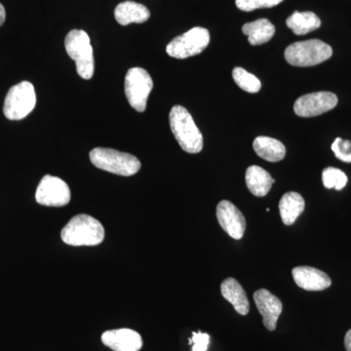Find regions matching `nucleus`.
Returning <instances> with one entry per match:
<instances>
[{
	"instance_id": "16",
	"label": "nucleus",
	"mask_w": 351,
	"mask_h": 351,
	"mask_svg": "<svg viewBox=\"0 0 351 351\" xmlns=\"http://www.w3.org/2000/svg\"><path fill=\"white\" fill-rule=\"evenodd\" d=\"M114 17L121 25H128L133 23L143 24L149 19L151 13L143 4L134 1H124L115 8Z\"/></svg>"
},
{
	"instance_id": "26",
	"label": "nucleus",
	"mask_w": 351,
	"mask_h": 351,
	"mask_svg": "<svg viewBox=\"0 0 351 351\" xmlns=\"http://www.w3.org/2000/svg\"><path fill=\"white\" fill-rule=\"evenodd\" d=\"M210 343V336L206 332H193L189 339V345H193V351H207Z\"/></svg>"
},
{
	"instance_id": "4",
	"label": "nucleus",
	"mask_w": 351,
	"mask_h": 351,
	"mask_svg": "<svg viewBox=\"0 0 351 351\" xmlns=\"http://www.w3.org/2000/svg\"><path fill=\"white\" fill-rule=\"evenodd\" d=\"M64 47L69 58L75 62L76 71L83 80H91L94 75L93 47L89 36L82 29H73L64 39Z\"/></svg>"
},
{
	"instance_id": "1",
	"label": "nucleus",
	"mask_w": 351,
	"mask_h": 351,
	"mask_svg": "<svg viewBox=\"0 0 351 351\" xmlns=\"http://www.w3.org/2000/svg\"><path fill=\"white\" fill-rule=\"evenodd\" d=\"M61 239L71 246H97L105 239V228L98 219L80 214L66 223L62 230Z\"/></svg>"
},
{
	"instance_id": "24",
	"label": "nucleus",
	"mask_w": 351,
	"mask_h": 351,
	"mask_svg": "<svg viewBox=\"0 0 351 351\" xmlns=\"http://www.w3.org/2000/svg\"><path fill=\"white\" fill-rule=\"evenodd\" d=\"M283 0H235L237 8L245 12H251L256 9L270 8L278 5Z\"/></svg>"
},
{
	"instance_id": "22",
	"label": "nucleus",
	"mask_w": 351,
	"mask_h": 351,
	"mask_svg": "<svg viewBox=\"0 0 351 351\" xmlns=\"http://www.w3.org/2000/svg\"><path fill=\"white\" fill-rule=\"evenodd\" d=\"M233 80L242 90L248 93H258L262 83L258 77L242 68H235L232 71Z\"/></svg>"
},
{
	"instance_id": "13",
	"label": "nucleus",
	"mask_w": 351,
	"mask_h": 351,
	"mask_svg": "<svg viewBox=\"0 0 351 351\" xmlns=\"http://www.w3.org/2000/svg\"><path fill=\"white\" fill-rule=\"evenodd\" d=\"M101 341L104 345L114 351H138L143 346L141 335L126 328L104 332L101 335Z\"/></svg>"
},
{
	"instance_id": "15",
	"label": "nucleus",
	"mask_w": 351,
	"mask_h": 351,
	"mask_svg": "<svg viewBox=\"0 0 351 351\" xmlns=\"http://www.w3.org/2000/svg\"><path fill=\"white\" fill-rule=\"evenodd\" d=\"M221 292L226 301L230 302L240 315H247L250 304L243 287L234 278H226L221 282Z\"/></svg>"
},
{
	"instance_id": "3",
	"label": "nucleus",
	"mask_w": 351,
	"mask_h": 351,
	"mask_svg": "<svg viewBox=\"0 0 351 351\" xmlns=\"http://www.w3.org/2000/svg\"><path fill=\"white\" fill-rule=\"evenodd\" d=\"M90 160L99 169L124 177L137 174L142 167L137 157L105 147L92 149L90 152Z\"/></svg>"
},
{
	"instance_id": "18",
	"label": "nucleus",
	"mask_w": 351,
	"mask_h": 351,
	"mask_svg": "<svg viewBox=\"0 0 351 351\" xmlns=\"http://www.w3.org/2000/svg\"><path fill=\"white\" fill-rule=\"evenodd\" d=\"M306 202L300 193L290 191L285 193L279 202V211L284 225L292 226L304 211Z\"/></svg>"
},
{
	"instance_id": "8",
	"label": "nucleus",
	"mask_w": 351,
	"mask_h": 351,
	"mask_svg": "<svg viewBox=\"0 0 351 351\" xmlns=\"http://www.w3.org/2000/svg\"><path fill=\"white\" fill-rule=\"evenodd\" d=\"M152 88L154 82L145 69H129L125 77V95L132 108L138 112H145Z\"/></svg>"
},
{
	"instance_id": "17",
	"label": "nucleus",
	"mask_w": 351,
	"mask_h": 351,
	"mask_svg": "<svg viewBox=\"0 0 351 351\" xmlns=\"http://www.w3.org/2000/svg\"><path fill=\"white\" fill-rule=\"evenodd\" d=\"M245 179H246L247 188L258 197L267 195L272 184L276 182L267 171L256 165L250 166L247 169Z\"/></svg>"
},
{
	"instance_id": "9",
	"label": "nucleus",
	"mask_w": 351,
	"mask_h": 351,
	"mask_svg": "<svg viewBox=\"0 0 351 351\" xmlns=\"http://www.w3.org/2000/svg\"><path fill=\"white\" fill-rule=\"evenodd\" d=\"M38 204L48 207H63L71 201V189L66 182L54 176H44L36 193Z\"/></svg>"
},
{
	"instance_id": "21",
	"label": "nucleus",
	"mask_w": 351,
	"mask_h": 351,
	"mask_svg": "<svg viewBox=\"0 0 351 351\" xmlns=\"http://www.w3.org/2000/svg\"><path fill=\"white\" fill-rule=\"evenodd\" d=\"M289 29L297 36H304L309 32L315 31L321 27V21L317 15L313 12L293 13L286 21Z\"/></svg>"
},
{
	"instance_id": "28",
	"label": "nucleus",
	"mask_w": 351,
	"mask_h": 351,
	"mask_svg": "<svg viewBox=\"0 0 351 351\" xmlns=\"http://www.w3.org/2000/svg\"><path fill=\"white\" fill-rule=\"evenodd\" d=\"M5 19H6L5 8H4L3 5H2L1 3H0V25H2L4 24V22H5Z\"/></svg>"
},
{
	"instance_id": "10",
	"label": "nucleus",
	"mask_w": 351,
	"mask_h": 351,
	"mask_svg": "<svg viewBox=\"0 0 351 351\" xmlns=\"http://www.w3.org/2000/svg\"><path fill=\"white\" fill-rule=\"evenodd\" d=\"M338 105V97L331 92H316L295 101V113L301 117H313L332 110Z\"/></svg>"
},
{
	"instance_id": "6",
	"label": "nucleus",
	"mask_w": 351,
	"mask_h": 351,
	"mask_svg": "<svg viewBox=\"0 0 351 351\" xmlns=\"http://www.w3.org/2000/svg\"><path fill=\"white\" fill-rule=\"evenodd\" d=\"M36 105V94L34 85L23 82L9 90L4 101L3 112L10 120L24 119Z\"/></svg>"
},
{
	"instance_id": "11",
	"label": "nucleus",
	"mask_w": 351,
	"mask_h": 351,
	"mask_svg": "<svg viewBox=\"0 0 351 351\" xmlns=\"http://www.w3.org/2000/svg\"><path fill=\"white\" fill-rule=\"evenodd\" d=\"M217 219L219 226L233 239L243 237L246 230V219L239 208L228 200H223L217 206Z\"/></svg>"
},
{
	"instance_id": "7",
	"label": "nucleus",
	"mask_w": 351,
	"mask_h": 351,
	"mask_svg": "<svg viewBox=\"0 0 351 351\" xmlns=\"http://www.w3.org/2000/svg\"><path fill=\"white\" fill-rule=\"evenodd\" d=\"M209 43L210 34L208 29L195 27L173 39L166 47V52L176 59H186L200 54L203 50L206 49Z\"/></svg>"
},
{
	"instance_id": "27",
	"label": "nucleus",
	"mask_w": 351,
	"mask_h": 351,
	"mask_svg": "<svg viewBox=\"0 0 351 351\" xmlns=\"http://www.w3.org/2000/svg\"><path fill=\"white\" fill-rule=\"evenodd\" d=\"M345 346L346 350L351 351V329L350 331L346 332L345 338Z\"/></svg>"
},
{
	"instance_id": "12",
	"label": "nucleus",
	"mask_w": 351,
	"mask_h": 351,
	"mask_svg": "<svg viewBox=\"0 0 351 351\" xmlns=\"http://www.w3.org/2000/svg\"><path fill=\"white\" fill-rule=\"evenodd\" d=\"M254 301L263 316V322L269 331L276 329L277 321L283 311L280 300L267 289H260L254 294Z\"/></svg>"
},
{
	"instance_id": "25",
	"label": "nucleus",
	"mask_w": 351,
	"mask_h": 351,
	"mask_svg": "<svg viewBox=\"0 0 351 351\" xmlns=\"http://www.w3.org/2000/svg\"><path fill=\"white\" fill-rule=\"evenodd\" d=\"M332 151L335 156L343 162L351 163V142L337 138L332 145Z\"/></svg>"
},
{
	"instance_id": "20",
	"label": "nucleus",
	"mask_w": 351,
	"mask_h": 351,
	"mask_svg": "<svg viewBox=\"0 0 351 351\" xmlns=\"http://www.w3.org/2000/svg\"><path fill=\"white\" fill-rule=\"evenodd\" d=\"M242 32L248 36L249 43L256 46L267 43L274 38L276 27L267 19H258L245 24L242 27Z\"/></svg>"
},
{
	"instance_id": "5",
	"label": "nucleus",
	"mask_w": 351,
	"mask_h": 351,
	"mask_svg": "<svg viewBox=\"0 0 351 351\" xmlns=\"http://www.w3.org/2000/svg\"><path fill=\"white\" fill-rule=\"evenodd\" d=\"M331 46L319 39L291 44L285 50V59L295 66H313L332 57Z\"/></svg>"
},
{
	"instance_id": "23",
	"label": "nucleus",
	"mask_w": 351,
	"mask_h": 351,
	"mask_svg": "<svg viewBox=\"0 0 351 351\" xmlns=\"http://www.w3.org/2000/svg\"><path fill=\"white\" fill-rule=\"evenodd\" d=\"M322 181L325 188L341 191L348 184V177L341 170L334 167H328L323 170Z\"/></svg>"
},
{
	"instance_id": "2",
	"label": "nucleus",
	"mask_w": 351,
	"mask_h": 351,
	"mask_svg": "<svg viewBox=\"0 0 351 351\" xmlns=\"http://www.w3.org/2000/svg\"><path fill=\"white\" fill-rule=\"evenodd\" d=\"M169 121L176 140L184 152L198 154L202 151V134L186 108L182 106L173 107L170 112Z\"/></svg>"
},
{
	"instance_id": "19",
	"label": "nucleus",
	"mask_w": 351,
	"mask_h": 351,
	"mask_svg": "<svg viewBox=\"0 0 351 351\" xmlns=\"http://www.w3.org/2000/svg\"><path fill=\"white\" fill-rule=\"evenodd\" d=\"M254 151L261 158L269 162H278L286 156L285 145L280 141L274 138L261 136L255 138L253 143Z\"/></svg>"
},
{
	"instance_id": "14",
	"label": "nucleus",
	"mask_w": 351,
	"mask_h": 351,
	"mask_svg": "<svg viewBox=\"0 0 351 351\" xmlns=\"http://www.w3.org/2000/svg\"><path fill=\"white\" fill-rule=\"evenodd\" d=\"M292 274L295 284L306 291H323L332 284L331 278L325 272L311 267H295Z\"/></svg>"
}]
</instances>
